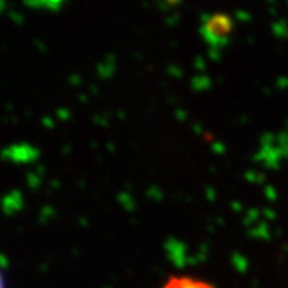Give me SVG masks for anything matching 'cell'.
Here are the masks:
<instances>
[{
  "label": "cell",
  "instance_id": "6da1fadb",
  "mask_svg": "<svg viewBox=\"0 0 288 288\" xmlns=\"http://www.w3.org/2000/svg\"><path fill=\"white\" fill-rule=\"evenodd\" d=\"M234 30V21L227 14H213L203 25V37L213 46L225 45Z\"/></svg>",
  "mask_w": 288,
  "mask_h": 288
},
{
  "label": "cell",
  "instance_id": "7a4b0ae2",
  "mask_svg": "<svg viewBox=\"0 0 288 288\" xmlns=\"http://www.w3.org/2000/svg\"><path fill=\"white\" fill-rule=\"evenodd\" d=\"M160 288H215L213 284L188 275H172Z\"/></svg>",
  "mask_w": 288,
  "mask_h": 288
},
{
  "label": "cell",
  "instance_id": "3957f363",
  "mask_svg": "<svg viewBox=\"0 0 288 288\" xmlns=\"http://www.w3.org/2000/svg\"><path fill=\"white\" fill-rule=\"evenodd\" d=\"M0 288H5V279H3V275H2V271H0Z\"/></svg>",
  "mask_w": 288,
  "mask_h": 288
}]
</instances>
